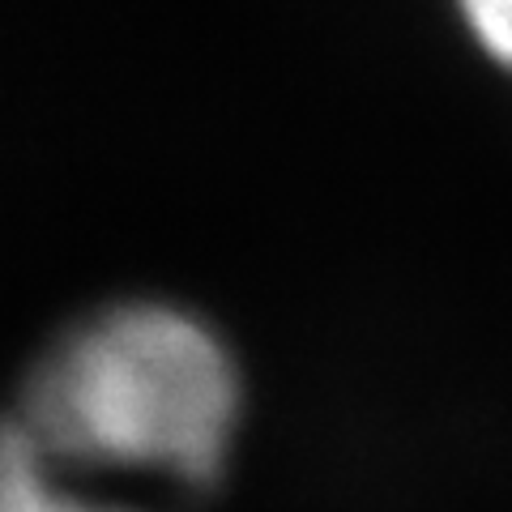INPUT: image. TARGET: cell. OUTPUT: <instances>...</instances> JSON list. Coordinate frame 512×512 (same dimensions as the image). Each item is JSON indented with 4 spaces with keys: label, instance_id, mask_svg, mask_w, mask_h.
I'll list each match as a JSON object with an SVG mask.
<instances>
[{
    "label": "cell",
    "instance_id": "1",
    "mask_svg": "<svg viewBox=\"0 0 512 512\" xmlns=\"http://www.w3.org/2000/svg\"><path fill=\"white\" fill-rule=\"evenodd\" d=\"M5 419L90 478L201 491L239 444L244 376L197 308L128 295L77 312L35 350Z\"/></svg>",
    "mask_w": 512,
    "mask_h": 512
},
{
    "label": "cell",
    "instance_id": "2",
    "mask_svg": "<svg viewBox=\"0 0 512 512\" xmlns=\"http://www.w3.org/2000/svg\"><path fill=\"white\" fill-rule=\"evenodd\" d=\"M0 512H158L128 487L90 478L64 466L52 453L0 414Z\"/></svg>",
    "mask_w": 512,
    "mask_h": 512
},
{
    "label": "cell",
    "instance_id": "3",
    "mask_svg": "<svg viewBox=\"0 0 512 512\" xmlns=\"http://www.w3.org/2000/svg\"><path fill=\"white\" fill-rule=\"evenodd\" d=\"M457 13L478 47L495 64L512 69V0H457Z\"/></svg>",
    "mask_w": 512,
    "mask_h": 512
}]
</instances>
